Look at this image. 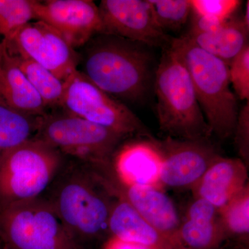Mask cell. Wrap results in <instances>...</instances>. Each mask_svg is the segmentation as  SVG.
<instances>
[{
  "instance_id": "2",
  "label": "cell",
  "mask_w": 249,
  "mask_h": 249,
  "mask_svg": "<svg viewBox=\"0 0 249 249\" xmlns=\"http://www.w3.org/2000/svg\"><path fill=\"white\" fill-rule=\"evenodd\" d=\"M52 185V193L47 199L82 245L102 238L109 232L114 196L92 167L86 165L62 170Z\"/></svg>"
},
{
  "instance_id": "13",
  "label": "cell",
  "mask_w": 249,
  "mask_h": 249,
  "mask_svg": "<svg viewBox=\"0 0 249 249\" xmlns=\"http://www.w3.org/2000/svg\"><path fill=\"white\" fill-rule=\"evenodd\" d=\"M35 11L36 20L53 27L77 51L103 33L99 9L91 0H36Z\"/></svg>"
},
{
  "instance_id": "26",
  "label": "cell",
  "mask_w": 249,
  "mask_h": 249,
  "mask_svg": "<svg viewBox=\"0 0 249 249\" xmlns=\"http://www.w3.org/2000/svg\"><path fill=\"white\" fill-rule=\"evenodd\" d=\"M242 1L238 0H191L192 13L196 16L227 21L233 16Z\"/></svg>"
},
{
  "instance_id": "3",
  "label": "cell",
  "mask_w": 249,
  "mask_h": 249,
  "mask_svg": "<svg viewBox=\"0 0 249 249\" xmlns=\"http://www.w3.org/2000/svg\"><path fill=\"white\" fill-rule=\"evenodd\" d=\"M169 46L189 73L212 135L222 140L232 137L239 109L231 89L228 64L199 48L186 35L172 39Z\"/></svg>"
},
{
  "instance_id": "19",
  "label": "cell",
  "mask_w": 249,
  "mask_h": 249,
  "mask_svg": "<svg viewBox=\"0 0 249 249\" xmlns=\"http://www.w3.org/2000/svg\"><path fill=\"white\" fill-rule=\"evenodd\" d=\"M249 28L242 17L232 16L220 27L211 32H188L186 34L199 48L228 65L249 45Z\"/></svg>"
},
{
  "instance_id": "4",
  "label": "cell",
  "mask_w": 249,
  "mask_h": 249,
  "mask_svg": "<svg viewBox=\"0 0 249 249\" xmlns=\"http://www.w3.org/2000/svg\"><path fill=\"white\" fill-rule=\"evenodd\" d=\"M155 90L159 124L167 137L181 140L211 139L212 133L189 73L170 46L163 49L156 70Z\"/></svg>"
},
{
  "instance_id": "28",
  "label": "cell",
  "mask_w": 249,
  "mask_h": 249,
  "mask_svg": "<svg viewBox=\"0 0 249 249\" xmlns=\"http://www.w3.org/2000/svg\"><path fill=\"white\" fill-rule=\"evenodd\" d=\"M103 249H147L138 244L124 242L111 236L105 243Z\"/></svg>"
},
{
  "instance_id": "23",
  "label": "cell",
  "mask_w": 249,
  "mask_h": 249,
  "mask_svg": "<svg viewBox=\"0 0 249 249\" xmlns=\"http://www.w3.org/2000/svg\"><path fill=\"white\" fill-rule=\"evenodd\" d=\"M36 0H0V36L8 40L28 23L36 20Z\"/></svg>"
},
{
  "instance_id": "17",
  "label": "cell",
  "mask_w": 249,
  "mask_h": 249,
  "mask_svg": "<svg viewBox=\"0 0 249 249\" xmlns=\"http://www.w3.org/2000/svg\"><path fill=\"white\" fill-rule=\"evenodd\" d=\"M180 241L185 249H219L227 240L219 210L195 197L181 221Z\"/></svg>"
},
{
  "instance_id": "25",
  "label": "cell",
  "mask_w": 249,
  "mask_h": 249,
  "mask_svg": "<svg viewBox=\"0 0 249 249\" xmlns=\"http://www.w3.org/2000/svg\"><path fill=\"white\" fill-rule=\"evenodd\" d=\"M229 78L236 96L249 100V45H247L229 65Z\"/></svg>"
},
{
  "instance_id": "8",
  "label": "cell",
  "mask_w": 249,
  "mask_h": 249,
  "mask_svg": "<svg viewBox=\"0 0 249 249\" xmlns=\"http://www.w3.org/2000/svg\"><path fill=\"white\" fill-rule=\"evenodd\" d=\"M65 84L60 107L66 112L114 131L126 139L133 136L153 137L124 103L100 89L78 70Z\"/></svg>"
},
{
  "instance_id": "1",
  "label": "cell",
  "mask_w": 249,
  "mask_h": 249,
  "mask_svg": "<svg viewBox=\"0 0 249 249\" xmlns=\"http://www.w3.org/2000/svg\"><path fill=\"white\" fill-rule=\"evenodd\" d=\"M151 47L119 36L99 34L82 47L78 71L121 101L146 96L152 80Z\"/></svg>"
},
{
  "instance_id": "18",
  "label": "cell",
  "mask_w": 249,
  "mask_h": 249,
  "mask_svg": "<svg viewBox=\"0 0 249 249\" xmlns=\"http://www.w3.org/2000/svg\"><path fill=\"white\" fill-rule=\"evenodd\" d=\"M108 223L111 236L147 249H181L142 219L124 199L114 196Z\"/></svg>"
},
{
  "instance_id": "6",
  "label": "cell",
  "mask_w": 249,
  "mask_h": 249,
  "mask_svg": "<svg viewBox=\"0 0 249 249\" xmlns=\"http://www.w3.org/2000/svg\"><path fill=\"white\" fill-rule=\"evenodd\" d=\"M64 156L33 137L0 157V205L40 197L62 170Z\"/></svg>"
},
{
  "instance_id": "14",
  "label": "cell",
  "mask_w": 249,
  "mask_h": 249,
  "mask_svg": "<svg viewBox=\"0 0 249 249\" xmlns=\"http://www.w3.org/2000/svg\"><path fill=\"white\" fill-rule=\"evenodd\" d=\"M161 165L160 150L152 137L121 143L111 158L109 169L125 184L156 186L160 183Z\"/></svg>"
},
{
  "instance_id": "10",
  "label": "cell",
  "mask_w": 249,
  "mask_h": 249,
  "mask_svg": "<svg viewBox=\"0 0 249 249\" xmlns=\"http://www.w3.org/2000/svg\"><path fill=\"white\" fill-rule=\"evenodd\" d=\"M94 168L111 195L127 201L152 227L185 249L180 241L181 220L169 196L157 186L121 182L111 173L109 165Z\"/></svg>"
},
{
  "instance_id": "29",
  "label": "cell",
  "mask_w": 249,
  "mask_h": 249,
  "mask_svg": "<svg viewBox=\"0 0 249 249\" xmlns=\"http://www.w3.org/2000/svg\"><path fill=\"white\" fill-rule=\"evenodd\" d=\"M242 18L246 27L249 28V1L246 3L245 14Z\"/></svg>"
},
{
  "instance_id": "15",
  "label": "cell",
  "mask_w": 249,
  "mask_h": 249,
  "mask_svg": "<svg viewBox=\"0 0 249 249\" xmlns=\"http://www.w3.org/2000/svg\"><path fill=\"white\" fill-rule=\"evenodd\" d=\"M248 166L240 158L219 157L192 188L195 197L222 209L248 182Z\"/></svg>"
},
{
  "instance_id": "12",
  "label": "cell",
  "mask_w": 249,
  "mask_h": 249,
  "mask_svg": "<svg viewBox=\"0 0 249 249\" xmlns=\"http://www.w3.org/2000/svg\"><path fill=\"white\" fill-rule=\"evenodd\" d=\"M98 6L102 34L150 47L165 49L170 45L173 38L159 26L149 0H103Z\"/></svg>"
},
{
  "instance_id": "9",
  "label": "cell",
  "mask_w": 249,
  "mask_h": 249,
  "mask_svg": "<svg viewBox=\"0 0 249 249\" xmlns=\"http://www.w3.org/2000/svg\"><path fill=\"white\" fill-rule=\"evenodd\" d=\"M4 40L9 53L30 59L65 82L78 70L80 56L60 33L41 20L28 23Z\"/></svg>"
},
{
  "instance_id": "11",
  "label": "cell",
  "mask_w": 249,
  "mask_h": 249,
  "mask_svg": "<svg viewBox=\"0 0 249 249\" xmlns=\"http://www.w3.org/2000/svg\"><path fill=\"white\" fill-rule=\"evenodd\" d=\"M155 142L162 160L160 183L173 188L192 189L220 152L210 139L181 140L167 137Z\"/></svg>"
},
{
  "instance_id": "27",
  "label": "cell",
  "mask_w": 249,
  "mask_h": 249,
  "mask_svg": "<svg viewBox=\"0 0 249 249\" xmlns=\"http://www.w3.org/2000/svg\"><path fill=\"white\" fill-rule=\"evenodd\" d=\"M235 146L240 155L247 166L249 163V102L239 110L233 134Z\"/></svg>"
},
{
  "instance_id": "24",
  "label": "cell",
  "mask_w": 249,
  "mask_h": 249,
  "mask_svg": "<svg viewBox=\"0 0 249 249\" xmlns=\"http://www.w3.org/2000/svg\"><path fill=\"white\" fill-rule=\"evenodd\" d=\"M162 30L176 31L186 24L192 13L191 0H149Z\"/></svg>"
},
{
  "instance_id": "21",
  "label": "cell",
  "mask_w": 249,
  "mask_h": 249,
  "mask_svg": "<svg viewBox=\"0 0 249 249\" xmlns=\"http://www.w3.org/2000/svg\"><path fill=\"white\" fill-rule=\"evenodd\" d=\"M40 117L26 115L0 105V157L33 138Z\"/></svg>"
},
{
  "instance_id": "5",
  "label": "cell",
  "mask_w": 249,
  "mask_h": 249,
  "mask_svg": "<svg viewBox=\"0 0 249 249\" xmlns=\"http://www.w3.org/2000/svg\"><path fill=\"white\" fill-rule=\"evenodd\" d=\"M1 249H85L50 201L40 197L0 205Z\"/></svg>"
},
{
  "instance_id": "7",
  "label": "cell",
  "mask_w": 249,
  "mask_h": 249,
  "mask_svg": "<svg viewBox=\"0 0 249 249\" xmlns=\"http://www.w3.org/2000/svg\"><path fill=\"white\" fill-rule=\"evenodd\" d=\"M52 145L63 156H70L91 166L109 165L125 137L70 113L42 116L34 136Z\"/></svg>"
},
{
  "instance_id": "20",
  "label": "cell",
  "mask_w": 249,
  "mask_h": 249,
  "mask_svg": "<svg viewBox=\"0 0 249 249\" xmlns=\"http://www.w3.org/2000/svg\"><path fill=\"white\" fill-rule=\"evenodd\" d=\"M9 53L40 96L46 108L60 107L65 92V82L37 62L20 55Z\"/></svg>"
},
{
  "instance_id": "16",
  "label": "cell",
  "mask_w": 249,
  "mask_h": 249,
  "mask_svg": "<svg viewBox=\"0 0 249 249\" xmlns=\"http://www.w3.org/2000/svg\"><path fill=\"white\" fill-rule=\"evenodd\" d=\"M0 105L32 116L47 114V108L21 71L4 40L0 41Z\"/></svg>"
},
{
  "instance_id": "22",
  "label": "cell",
  "mask_w": 249,
  "mask_h": 249,
  "mask_svg": "<svg viewBox=\"0 0 249 249\" xmlns=\"http://www.w3.org/2000/svg\"><path fill=\"white\" fill-rule=\"evenodd\" d=\"M219 215L227 240L248 247L249 239V186L247 185L224 207Z\"/></svg>"
}]
</instances>
